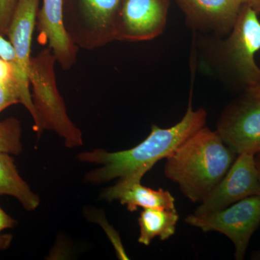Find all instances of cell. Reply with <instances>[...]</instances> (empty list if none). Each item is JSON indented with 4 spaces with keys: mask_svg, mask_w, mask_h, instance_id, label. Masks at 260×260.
<instances>
[{
    "mask_svg": "<svg viewBox=\"0 0 260 260\" xmlns=\"http://www.w3.org/2000/svg\"><path fill=\"white\" fill-rule=\"evenodd\" d=\"M13 240V236L10 234H2L0 232V250L8 249Z\"/></svg>",
    "mask_w": 260,
    "mask_h": 260,
    "instance_id": "cell-22",
    "label": "cell"
},
{
    "mask_svg": "<svg viewBox=\"0 0 260 260\" xmlns=\"http://www.w3.org/2000/svg\"><path fill=\"white\" fill-rule=\"evenodd\" d=\"M54 53L49 47L30 58L28 80L32 88L35 110L34 129L38 136L44 130L55 132L68 148L83 145V135L67 113L66 107L56 83Z\"/></svg>",
    "mask_w": 260,
    "mask_h": 260,
    "instance_id": "cell-3",
    "label": "cell"
},
{
    "mask_svg": "<svg viewBox=\"0 0 260 260\" xmlns=\"http://www.w3.org/2000/svg\"><path fill=\"white\" fill-rule=\"evenodd\" d=\"M194 28L229 34L242 10L241 0H176Z\"/></svg>",
    "mask_w": 260,
    "mask_h": 260,
    "instance_id": "cell-12",
    "label": "cell"
},
{
    "mask_svg": "<svg viewBox=\"0 0 260 260\" xmlns=\"http://www.w3.org/2000/svg\"><path fill=\"white\" fill-rule=\"evenodd\" d=\"M17 224L16 220L12 218L0 207V232L5 229H12Z\"/></svg>",
    "mask_w": 260,
    "mask_h": 260,
    "instance_id": "cell-21",
    "label": "cell"
},
{
    "mask_svg": "<svg viewBox=\"0 0 260 260\" xmlns=\"http://www.w3.org/2000/svg\"><path fill=\"white\" fill-rule=\"evenodd\" d=\"M241 1L243 5L249 7L257 14L260 13V0H241Z\"/></svg>",
    "mask_w": 260,
    "mask_h": 260,
    "instance_id": "cell-23",
    "label": "cell"
},
{
    "mask_svg": "<svg viewBox=\"0 0 260 260\" xmlns=\"http://www.w3.org/2000/svg\"><path fill=\"white\" fill-rule=\"evenodd\" d=\"M0 195L14 197L28 211L37 209L39 196L19 174L14 158L10 154L0 153Z\"/></svg>",
    "mask_w": 260,
    "mask_h": 260,
    "instance_id": "cell-15",
    "label": "cell"
},
{
    "mask_svg": "<svg viewBox=\"0 0 260 260\" xmlns=\"http://www.w3.org/2000/svg\"><path fill=\"white\" fill-rule=\"evenodd\" d=\"M39 2L40 0H18L7 34L16 54L15 78L20 89L21 104L28 109L34 121L36 114L30 92L28 70L31 58L32 34L37 25Z\"/></svg>",
    "mask_w": 260,
    "mask_h": 260,
    "instance_id": "cell-10",
    "label": "cell"
},
{
    "mask_svg": "<svg viewBox=\"0 0 260 260\" xmlns=\"http://www.w3.org/2000/svg\"><path fill=\"white\" fill-rule=\"evenodd\" d=\"M18 0H0V34L7 35Z\"/></svg>",
    "mask_w": 260,
    "mask_h": 260,
    "instance_id": "cell-18",
    "label": "cell"
},
{
    "mask_svg": "<svg viewBox=\"0 0 260 260\" xmlns=\"http://www.w3.org/2000/svg\"><path fill=\"white\" fill-rule=\"evenodd\" d=\"M20 122L14 117L0 121V153L19 155L23 151Z\"/></svg>",
    "mask_w": 260,
    "mask_h": 260,
    "instance_id": "cell-16",
    "label": "cell"
},
{
    "mask_svg": "<svg viewBox=\"0 0 260 260\" xmlns=\"http://www.w3.org/2000/svg\"><path fill=\"white\" fill-rule=\"evenodd\" d=\"M254 158H255L256 169H257L258 175H259L260 181V151L254 155Z\"/></svg>",
    "mask_w": 260,
    "mask_h": 260,
    "instance_id": "cell-24",
    "label": "cell"
},
{
    "mask_svg": "<svg viewBox=\"0 0 260 260\" xmlns=\"http://www.w3.org/2000/svg\"><path fill=\"white\" fill-rule=\"evenodd\" d=\"M237 155L223 179L200 203L194 215L218 211L244 198L260 195V181L254 154Z\"/></svg>",
    "mask_w": 260,
    "mask_h": 260,
    "instance_id": "cell-8",
    "label": "cell"
},
{
    "mask_svg": "<svg viewBox=\"0 0 260 260\" xmlns=\"http://www.w3.org/2000/svg\"><path fill=\"white\" fill-rule=\"evenodd\" d=\"M179 218L177 210L143 208L138 218V242L149 246L155 237L167 240L175 234Z\"/></svg>",
    "mask_w": 260,
    "mask_h": 260,
    "instance_id": "cell-14",
    "label": "cell"
},
{
    "mask_svg": "<svg viewBox=\"0 0 260 260\" xmlns=\"http://www.w3.org/2000/svg\"><path fill=\"white\" fill-rule=\"evenodd\" d=\"M184 221L203 232L223 234L234 243L235 259L242 260L253 234L260 225V195L244 198L218 211L188 215Z\"/></svg>",
    "mask_w": 260,
    "mask_h": 260,
    "instance_id": "cell-7",
    "label": "cell"
},
{
    "mask_svg": "<svg viewBox=\"0 0 260 260\" xmlns=\"http://www.w3.org/2000/svg\"><path fill=\"white\" fill-rule=\"evenodd\" d=\"M236 158L237 154L217 132L205 126L166 158L164 174L188 200L200 203L223 179Z\"/></svg>",
    "mask_w": 260,
    "mask_h": 260,
    "instance_id": "cell-2",
    "label": "cell"
},
{
    "mask_svg": "<svg viewBox=\"0 0 260 260\" xmlns=\"http://www.w3.org/2000/svg\"><path fill=\"white\" fill-rule=\"evenodd\" d=\"M122 0H63V23L72 42L94 50L115 41Z\"/></svg>",
    "mask_w": 260,
    "mask_h": 260,
    "instance_id": "cell-4",
    "label": "cell"
},
{
    "mask_svg": "<svg viewBox=\"0 0 260 260\" xmlns=\"http://www.w3.org/2000/svg\"><path fill=\"white\" fill-rule=\"evenodd\" d=\"M39 38L47 43L54 53L56 62L64 70L75 64L79 48L72 42L63 23V0H43L37 15Z\"/></svg>",
    "mask_w": 260,
    "mask_h": 260,
    "instance_id": "cell-11",
    "label": "cell"
},
{
    "mask_svg": "<svg viewBox=\"0 0 260 260\" xmlns=\"http://www.w3.org/2000/svg\"><path fill=\"white\" fill-rule=\"evenodd\" d=\"M257 13L243 5L230 35L223 42L222 59L225 69L243 88L260 84L255 61L260 50V21Z\"/></svg>",
    "mask_w": 260,
    "mask_h": 260,
    "instance_id": "cell-5",
    "label": "cell"
},
{
    "mask_svg": "<svg viewBox=\"0 0 260 260\" xmlns=\"http://www.w3.org/2000/svg\"><path fill=\"white\" fill-rule=\"evenodd\" d=\"M140 181L120 180L105 189L102 198L109 202L119 200L129 212L139 208L176 210L175 199L169 191L161 188L155 190L142 185Z\"/></svg>",
    "mask_w": 260,
    "mask_h": 260,
    "instance_id": "cell-13",
    "label": "cell"
},
{
    "mask_svg": "<svg viewBox=\"0 0 260 260\" xmlns=\"http://www.w3.org/2000/svg\"><path fill=\"white\" fill-rule=\"evenodd\" d=\"M0 58L13 64L15 68L16 54L14 47L10 41H7L4 36L0 34Z\"/></svg>",
    "mask_w": 260,
    "mask_h": 260,
    "instance_id": "cell-19",
    "label": "cell"
},
{
    "mask_svg": "<svg viewBox=\"0 0 260 260\" xmlns=\"http://www.w3.org/2000/svg\"><path fill=\"white\" fill-rule=\"evenodd\" d=\"M206 119V111L202 108L194 111L190 100L180 121L169 128L152 125L148 136L133 148L113 153L95 149L78 154L77 159L80 161L102 165L88 173L85 181L95 184L116 178H120V180L141 181L157 162L167 158L179 145L205 126Z\"/></svg>",
    "mask_w": 260,
    "mask_h": 260,
    "instance_id": "cell-1",
    "label": "cell"
},
{
    "mask_svg": "<svg viewBox=\"0 0 260 260\" xmlns=\"http://www.w3.org/2000/svg\"><path fill=\"white\" fill-rule=\"evenodd\" d=\"M21 104V95L15 80L0 83V113L14 104Z\"/></svg>",
    "mask_w": 260,
    "mask_h": 260,
    "instance_id": "cell-17",
    "label": "cell"
},
{
    "mask_svg": "<svg viewBox=\"0 0 260 260\" xmlns=\"http://www.w3.org/2000/svg\"><path fill=\"white\" fill-rule=\"evenodd\" d=\"M13 80H15L14 67L9 61L0 58V83H8Z\"/></svg>",
    "mask_w": 260,
    "mask_h": 260,
    "instance_id": "cell-20",
    "label": "cell"
},
{
    "mask_svg": "<svg viewBox=\"0 0 260 260\" xmlns=\"http://www.w3.org/2000/svg\"><path fill=\"white\" fill-rule=\"evenodd\" d=\"M215 131L237 155L260 151V84L244 88L225 107Z\"/></svg>",
    "mask_w": 260,
    "mask_h": 260,
    "instance_id": "cell-6",
    "label": "cell"
},
{
    "mask_svg": "<svg viewBox=\"0 0 260 260\" xmlns=\"http://www.w3.org/2000/svg\"><path fill=\"white\" fill-rule=\"evenodd\" d=\"M169 0H122L115 41L145 42L158 37L167 25Z\"/></svg>",
    "mask_w": 260,
    "mask_h": 260,
    "instance_id": "cell-9",
    "label": "cell"
}]
</instances>
